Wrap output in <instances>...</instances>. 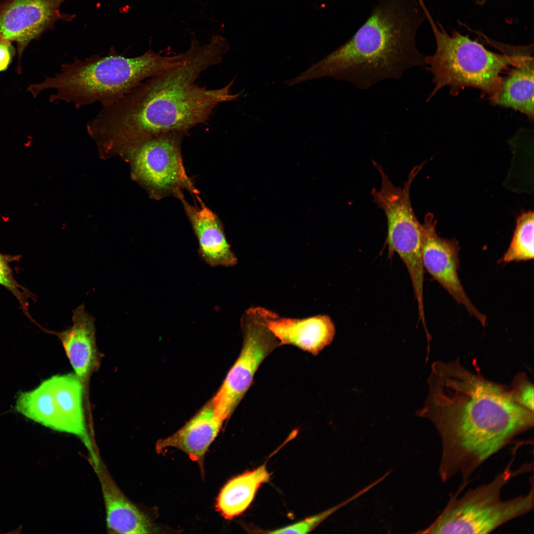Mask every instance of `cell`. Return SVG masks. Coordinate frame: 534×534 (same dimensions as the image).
I'll list each match as a JSON object with an SVG mask.
<instances>
[{"label":"cell","instance_id":"6da1fadb","mask_svg":"<svg viewBox=\"0 0 534 534\" xmlns=\"http://www.w3.org/2000/svg\"><path fill=\"white\" fill-rule=\"evenodd\" d=\"M428 383V396L417 414L430 420L440 436L443 482L458 475L465 488L481 464L534 426V411L516 402L509 387L470 371L459 358L433 363Z\"/></svg>","mask_w":534,"mask_h":534},{"label":"cell","instance_id":"7a4b0ae2","mask_svg":"<svg viewBox=\"0 0 534 534\" xmlns=\"http://www.w3.org/2000/svg\"><path fill=\"white\" fill-rule=\"evenodd\" d=\"M228 49L221 36H213L202 45L194 38L179 64L102 105L87 123L88 130L104 142L115 145L130 144L148 134L186 133L206 123L218 105L236 99L241 93L231 92L234 79L216 89L196 84L204 71L221 62Z\"/></svg>","mask_w":534,"mask_h":534},{"label":"cell","instance_id":"3957f363","mask_svg":"<svg viewBox=\"0 0 534 534\" xmlns=\"http://www.w3.org/2000/svg\"><path fill=\"white\" fill-rule=\"evenodd\" d=\"M425 19L418 0H380L353 37L290 83L331 77L367 89L399 79L409 69L425 64L416 44Z\"/></svg>","mask_w":534,"mask_h":534},{"label":"cell","instance_id":"277c9868","mask_svg":"<svg viewBox=\"0 0 534 534\" xmlns=\"http://www.w3.org/2000/svg\"><path fill=\"white\" fill-rule=\"evenodd\" d=\"M184 52L167 55L149 49L133 57L119 54L115 50L104 56L92 55L84 60L75 58L61 65L60 72L32 84L28 90L36 97L52 89L50 102L60 101L82 106L99 102L103 105L123 96L146 80L179 64Z\"/></svg>","mask_w":534,"mask_h":534},{"label":"cell","instance_id":"5b68a950","mask_svg":"<svg viewBox=\"0 0 534 534\" xmlns=\"http://www.w3.org/2000/svg\"><path fill=\"white\" fill-rule=\"evenodd\" d=\"M419 0L436 44L435 53L424 57L434 85L428 100L447 86L453 96L466 88H477L491 101L499 88L501 74L516 63V46L497 42L495 46L502 53L499 54L456 30L449 35L440 22L435 21L423 0Z\"/></svg>","mask_w":534,"mask_h":534},{"label":"cell","instance_id":"8992f818","mask_svg":"<svg viewBox=\"0 0 534 534\" xmlns=\"http://www.w3.org/2000/svg\"><path fill=\"white\" fill-rule=\"evenodd\" d=\"M514 457L504 470L490 483L466 492L462 496L457 491L450 498L436 519L420 534H488L501 525L531 511L534 507L533 479L525 495L507 500L501 498V491L516 476L532 468L525 463L516 470L511 469Z\"/></svg>","mask_w":534,"mask_h":534},{"label":"cell","instance_id":"52a82bcc","mask_svg":"<svg viewBox=\"0 0 534 534\" xmlns=\"http://www.w3.org/2000/svg\"><path fill=\"white\" fill-rule=\"evenodd\" d=\"M381 178L380 189L373 188L374 202L384 212L387 222L388 257L400 258L410 276L414 296L423 295L425 269L421 253V223L414 213L410 197L411 184L423 164L414 167L402 187L395 186L381 166L373 161Z\"/></svg>","mask_w":534,"mask_h":534},{"label":"cell","instance_id":"ba28073f","mask_svg":"<svg viewBox=\"0 0 534 534\" xmlns=\"http://www.w3.org/2000/svg\"><path fill=\"white\" fill-rule=\"evenodd\" d=\"M269 310L262 307L247 310L241 319L243 346L221 387L210 401L223 422L233 413L253 383L264 359L280 346L267 324Z\"/></svg>","mask_w":534,"mask_h":534},{"label":"cell","instance_id":"9c48e42d","mask_svg":"<svg viewBox=\"0 0 534 534\" xmlns=\"http://www.w3.org/2000/svg\"><path fill=\"white\" fill-rule=\"evenodd\" d=\"M185 134L170 132L148 134L132 144L134 146L136 173L158 199L169 195L179 199L185 189L197 196L198 191L182 163L181 144Z\"/></svg>","mask_w":534,"mask_h":534},{"label":"cell","instance_id":"30bf717a","mask_svg":"<svg viewBox=\"0 0 534 534\" xmlns=\"http://www.w3.org/2000/svg\"><path fill=\"white\" fill-rule=\"evenodd\" d=\"M437 221L427 214L421 223V253L425 270L437 281L458 303L485 326L487 316L475 307L459 279L460 246L455 239L441 237L436 230Z\"/></svg>","mask_w":534,"mask_h":534},{"label":"cell","instance_id":"8fae6325","mask_svg":"<svg viewBox=\"0 0 534 534\" xmlns=\"http://www.w3.org/2000/svg\"><path fill=\"white\" fill-rule=\"evenodd\" d=\"M66 0H3L0 9V39L17 44L21 56L29 44L60 20L73 16L61 13Z\"/></svg>","mask_w":534,"mask_h":534},{"label":"cell","instance_id":"7c38bea8","mask_svg":"<svg viewBox=\"0 0 534 534\" xmlns=\"http://www.w3.org/2000/svg\"><path fill=\"white\" fill-rule=\"evenodd\" d=\"M72 322L71 327L60 332L45 330L59 338L86 395L90 377L100 364L94 319L86 311L84 305H81L73 311Z\"/></svg>","mask_w":534,"mask_h":534},{"label":"cell","instance_id":"4fadbf2b","mask_svg":"<svg viewBox=\"0 0 534 534\" xmlns=\"http://www.w3.org/2000/svg\"><path fill=\"white\" fill-rule=\"evenodd\" d=\"M267 324L280 346H295L314 356L331 344L336 331L334 323L326 314L292 318L280 317L269 311Z\"/></svg>","mask_w":534,"mask_h":534},{"label":"cell","instance_id":"5bb4252c","mask_svg":"<svg viewBox=\"0 0 534 534\" xmlns=\"http://www.w3.org/2000/svg\"><path fill=\"white\" fill-rule=\"evenodd\" d=\"M182 202L199 245L202 259L212 267H230L237 259L231 250L223 228L217 216L199 199L200 206L189 204L183 195Z\"/></svg>","mask_w":534,"mask_h":534},{"label":"cell","instance_id":"9a60e30c","mask_svg":"<svg viewBox=\"0 0 534 534\" xmlns=\"http://www.w3.org/2000/svg\"><path fill=\"white\" fill-rule=\"evenodd\" d=\"M223 423L210 402L174 434L159 440L156 445V450L160 453L169 447L178 449L198 462L203 472L205 453Z\"/></svg>","mask_w":534,"mask_h":534},{"label":"cell","instance_id":"2e32d148","mask_svg":"<svg viewBox=\"0 0 534 534\" xmlns=\"http://www.w3.org/2000/svg\"><path fill=\"white\" fill-rule=\"evenodd\" d=\"M61 424V432L77 436L87 447L94 466L100 462L87 429L84 406V390L75 373L50 378Z\"/></svg>","mask_w":534,"mask_h":534},{"label":"cell","instance_id":"e0dca14e","mask_svg":"<svg viewBox=\"0 0 534 534\" xmlns=\"http://www.w3.org/2000/svg\"><path fill=\"white\" fill-rule=\"evenodd\" d=\"M533 45L517 46L515 64L509 74L502 78L494 105L511 108L534 120Z\"/></svg>","mask_w":534,"mask_h":534},{"label":"cell","instance_id":"ac0fdd59","mask_svg":"<svg viewBox=\"0 0 534 534\" xmlns=\"http://www.w3.org/2000/svg\"><path fill=\"white\" fill-rule=\"evenodd\" d=\"M95 470L101 485L107 530L117 534L151 533L148 518L119 490L100 463Z\"/></svg>","mask_w":534,"mask_h":534},{"label":"cell","instance_id":"d6986e66","mask_svg":"<svg viewBox=\"0 0 534 534\" xmlns=\"http://www.w3.org/2000/svg\"><path fill=\"white\" fill-rule=\"evenodd\" d=\"M270 477L264 464L232 478L222 488L217 497V511L228 520L241 515L250 506L259 488L267 482Z\"/></svg>","mask_w":534,"mask_h":534},{"label":"cell","instance_id":"ffe728a7","mask_svg":"<svg viewBox=\"0 0 534 534\" xmlns=\"http://www.w3.org/2000/svg\"><path fill=\"white\" fill-rule=\"evenodd\" d=\"M15 409L35 422L61 432L60 419L50 378L32 391L20 393Z\"/></svg>","mask_w":534,"mask_h":534},{"label":"cell","instance_id":"44dd1931","mask_svg":"<svg viewBox=\"0 0 534 534\" xmlns=\"http://www.w3.org/2000/svg\"><path fill=\"white\" fill-rule=\"evenodd\" d=\"M534 213L528 211L517 218L510 245L498 264L528 261L534 257Z\"/></svg>","mask_w":534,"mask_h":534},{"label":"cell","instance_id":"7402d4cb","mask_svg":"<svg viewBox=\"0 0 534 534\" xmlns=\"http://www.w3.org/2000/svg\"><path fill=\"white\" fill-rule=\"evenodd\" d=\"M19 256H12L0 253V285L9 290L17 299L24 314L35 322L29 312V300L33 299L32 293L19 284L15 279L10 266L12 262L19 261Z\"/></svg>","mask_w":534,"mask_h":534},{"label":"cell","instance_id":"603a6c76","mask_svg":"<svg viewBox=\"0 0 534 534\" xmlns=\"http://www.w3.org/2000/svg\"><path fill=\"white\" fill-rule=\"evenodd\" d=\"M373 487L372 484L357 492L356 494L340 503L333 506L319 514L306 518L292 525L266 532L269 534H303L310 533L327 517L338 509L348 504L362 495Z\"/></svg>","mask_w":534,"mask_h":534},{"label":"cell","instance_id":"cb8c5ba5","mask_svg":"<svg viewBox=\"0 0 534 534\" xmlns=\"http://www.w3.org/2000/svg\"><path fill=\"white\" fill-rule=\"evenodd\" d=\"M510 391L516 402L534 411V385L525 373H519L514 376Z\"/></svg>","mask_w":534,"mask_h":534},{"label":"cell","instance_id":"d4e9b609","mask_svg":"<svg viewBox=\"0 0 534 534\" xmlns=\"http://www.w3.org/2000/svg\"><path fill=\"white\" fill-rule=\"evenodd\" d=\"M11 42L0 39V72L5 70L15 53Z\"/></svg>","mask_w":534,"mask_h":534},{"label":"cell","instance_id":"484cf974","mask_svg":"<svg viewBox=\"0 0 534 534\" xmlns=\"http://www.w3.org/2000/svg\"><path fill=\"white\" fill-rule=\"evenodd\" d=\"M479 1H480V2H479L480 4H483L485 2L486 0H479Z\"/></svg>","mask_w":534,"mask_h":534},{"label":"cell","instance_id":"4316f807","mask_svg":"<svg viewBox=\"0 0 534 534\" xmlns=\"http://www.w3.org/2000/svg\"><path fill=\"white\" fill-rule=\"evenodd\" d=\"M0 7H1V4L0 3Z\"/></svg>","mask_w":534,"mask_h":534}]
</instances>
